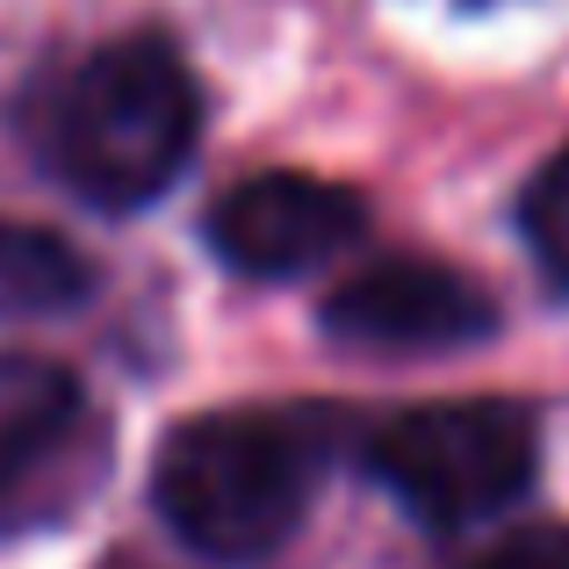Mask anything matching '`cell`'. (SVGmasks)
Here are the masks:
<instances>
[{
    "label": "cell",
    "instance_id": "6da1fadb",
    "mask_svg": "<svg viewBox=\"0 0 569 569\" xmlns=\"http://www.w3.org/2000/svg\"><path fill=\"white\" fill-rule=\"evenodd\" d=\"M318 440L281 411H209L159 440L152 505L209 562H260L303 527Z\"/></svg>",
    "mask_w": 569,
    "mask_h": 569
},
{
    "label": "cell",
    "instance_id": "7a4b0ae2",
    "mask_svg": "<svg viewBox=\"0 0 569 569\" xmlns=\"http://www.w3.org/2000/svg\"><path fill=\"white\" fill-rule=\"evenodd\" d=\"M194 123V80L167 43H101L51 101V167L101 209H144L181 181Z\"/></svg>",
    "mask_w": 569,
    "mask_h": 569
},
{
    "label": "cell",
    "instance_id": "3957f363",
    "mask_svg": "<svg viewBox=\"0 0 569 569\" xmlns=\"http://www.w3.org/2000/svg\"><path fill=\"white\" fill-rule=\"evenodd\" d=\"M376 476L432 527L512 505L533 476V418L505 397L418 403L376 432Z\"/></svg>",
    "mask_w": 569,
    "mask_h": 569
},
{
    "label": "cell",
    "instance_id": "277c9868",
    "mask_svg": "<svg viewBox=\"0 0 569 569\" xmlns=\"http://www.w3.org/2000/svg\"><path fill=\"white\" fill-rule=\"evenodd\" d=\"M498 325V303L476 289L461 267L440 260H382L368 274L339 281L325 303V332L361 353H440V347H476Z\"/></svg>",
    "mask_w": 569,
    "mask_h": 569
},
{
    "label": "cell",
    "instance_id": "5b68a950",
    "mask_svg": "<svg viewBox=\"0 0 569 569\" xmlns=\"http://www.w3.org/2000/svg\"><path fill=\"white\" fill-rule=\"evenodd\" d=\"M361 194L318 181V173H252L209 209V246L238 267V274H310L339 246L361 238Z\"/></svg>",
    "mask_w": 569,
    "mask_h": 569
},
{
    "label": "cell",
    "instance_id": "8992f818",
    "mask_svg": "<svg viewBox=\"0 0 569 569\" xmlns=\"http://www.w3.org/2000/svg\"><path fill=\"white\" fill-rule=\"evenodd\" d=\"M72 411H80V389L58 361L43 353H0V483L43 461L66 440Z\"/></svg>",
    "mask_w": 569,
    "mask_h": 569
},
{
    "label": "cell",
    "instance_id": "52a82bcc",
    "mask_svg": "<svg viewBox=\"0 0 569 569\" xmlns=\"http://www.w3.org/2000/svg\"><path fill=\"white\" fill-rule=\"evenodd\" d=\"M87 296V260L37 223H0V318H37Z\"/></svg>",
    "mask_w": 569,
    "mask_h": 569
},
{
    "label": "cell",
    "instance_id": "ba28073f",
    "mask_svg": "<svg viewBox=\"0 0 569 569\" xmlns=\"http://www.w3.org/2000/svg\"><path fill=\"white\" fill-rule=\"evenodd\" d=\"M519 231H527V246L541 252L548 274L569 281V152L548 159V167L527 181V194H519Z\"/></svg>",
    "mask_w": 569,
    "mask_h": 569
},
{
    "label": "cell",
    "instance_id": "9c48e42d",
    "mask_svg": "<svg viewBox=\"0 0 569 569\" xmlns=\"http://www.w3.org/2000/svg\"><path fill=\"white\" fill-rule=\"evenodd\" d=\"M469 569H569V527H519L483 548Z\"/></svg>",
    "mask_w": 569,
    "mask_h": 569
}]
</instances>
